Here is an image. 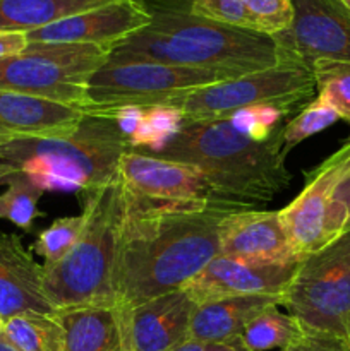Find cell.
Listing matches in <instances>:
<instances>
[{
	"label": "cell",
	"instance_id": "7a4b0ae2",
	"mask_svg": "<svg viewBox=\"0 0 350 351\" xmlns=\"http://www.w3.org/2000/svg\"><path fill=\"white\" fill-rule=\"evenodd\" d=\"M150 12L151 23L119 41L106 64L156 62L233 79L280 60V48L270 34L194 16L189 5L156 7Z\"/></svg>",
	"mask_w": 350,
	"mask_h": 351
},
{
	"label": "cell",
	"instance_id": "9c48e42d",
	"mask_svg": "<svg viewBox=\"0 0 350 351\" xmlns=\"http://www.w3.org/2000/svg\"><path fill=\"white\" fill-rule=\"evenodd\" d=\"M229 75L156 62L105 64L91 75L82 113L103 115L122 106L168 105L194 89L226 81Z\"/></svg>",
	"mask_w": 350,
	"mask_h": 351
},
{
	"label": "cell",
	"instance_id": "484cf974",
	"mask_svg": "<svg viewBox=\"0 0 350 351\" xmlns=\"http://www.w3.org/2000/svg\"><path fill=\"white\" fill-rule=\"evenodd\" d=\"M319 98L325 99L340 119L350 122V64L319 58L311 64Z\"/></svg>",
	"mask_w": 350,
	"mask_h": 351
},
{
	"label": "cell",
	"instance_id": "ffe728a7",
	"mask_svg": "<svg viewBox=\"0 0 350 351\" xmlns=\"http://www.w3.org/2000/svg\"><path fill=\"white\" fill-rule=\"evenodd\" d=\"M64 351H122L115 307H75L55 312Z\"/></svg>",
	"mask_w": 350,
	"mask_h": 351
},
{
	"label": "cell",
	"instance_id": "8fae6325",
	"mask_svg": "<svg viewBox=\"0 0 350 351\" xmlns=\"http://www.w3.org/2000/svg\"><path fill=\"white\" fill-rule=\"evenodd\" d=\"M350 173V139L309 171L301 194L280 209V219L299 259L318 252L329 242L328 211L340 182Z\"/></svg>",
	"mask_w": 350,
	"mask_h": 351
},
{
	"label": "cell",
	"instance_id": "ba28073f",
	"mask_svg": "<svg viewBox=\"0 0 350 351\" xmlns=\"http://www.w3.org/2000/svg\"><path fill=\"white\" fill-rule=\"evenodd\" d=\"M281 305L302 329L350 339V230L297 264Z\"/></svg>",
	"mask_w": 350,
	"mask_h": 351
},
{
	"label": "cell",
	"instance_id": "f1b7e54d",
	"mask_svg": "<svg viewBox=\"0 0 350 351\" xmlns=\"http://www.w3.org/2000/svg\"><path fill=\"white\" fill-rule=\"evenodd\" d=\"M288 113H290V110L266 103V105H256L249 106V108L237 110L232 115L226 117L225 120H229L230 125L242 136L257 141V143H266V141H270L271 137L280 132L281 120Z\"/></svg>",
	"mask_w": 350,
	"mask_h": 351
},
{
	"label": "cell",
	"instance_id": "5bb4252c",
	"mask_svg": "<svg viewBox=\"0 0 350 351\" xmlns=\"http://www.w3.org/2000/svg\"><path fill=\"white\" fill-rule=\"evenodd\" d=\"M150 23V9L139 0H112L30 31L26 36L27 43H82L113 48Z\"/></svg>",
	"mask_w": 350,
	"mask_h": 351
},
{
	"label": "cell",
	"instance_id": "74e56055",
	"mask_svg": "<svg viewBox=\"0 0 350 351\" xmlns=\"http://www.w3.org/2000/svg\"><path fill=\"white\" fill-rule=\"evenodd\" d=\"M3 324H5V319L0 315V336H2V331H3Z\"/></svg>",
	"mask_w": 350,
	"mask_h": 351
},
{
	"label": "cell",
	"instance_id": "52a82bcc",
	"mask_svg": "<svg viewBox=\"0 0 350 351\" xmlns=\"http://www.w3.org/2000/svg\"><path fill=\"white\" fill-rule=\"evenodd\" d=\"M110 47L82 43H30L0 60V89L82 108L91 75L108 62Z\"/></svg>",
	"mask_w": 350,
	"mask_h": 351
},
{
	"label": "cell",
	"instance_id": "d6a6232c",
	"mask_svg": "<svg viewBox=\"0 0 350 351\" xmlns=\"http://www.w3.org/2000/svg\"><path fill=\"white\" fill-rule=\"evenodd\" d=\"M280 351H350V339L302 329V335Z\"/></svg>",
	"mask_w": 350,
	"mask_h": 351
},
{
	"label": "cell",
	"instance_id": "5b68a950",
	"mask_svg": "<svg viewBox=\"0 0 350 351\" xmlns=\"http://www.w3.org/2000/svg\"><path fill=\"white\" fill-rule=\"evenodd\" d=\"M86 225L74 249L58 264L45 267V291L55 311L113 307V271L124 195L119 180L82 195Z\"/></svg>",
	"mask_w": 350,
	"mask_h": 351
},
{
	"label": "cell",
	"instance_id": "277c9868",
	"mask_svg": "<svg viewBox=\"0 0 350 351\" xmlns=\"http://www.w3.org/2000/svg\"><path fill=\"white\" fill-rule=\"evenodd\" d=\"M129 144L108 117L86 115L74 130L0 144V160L23 171L43 192L81 194L119 180Z\"/></svg>",
	"mask_w": 350,
	"mask_h": 351
},
{
	"label": "cell",
	"instance_id": "4dcf8cb0",
	"mask_svg": "<svg viewBox=\"0 0 350 351\" xmlns=\"http://www.w3.org/2000/svg\"><path fill=\"white\" fill-rule=\"evenodd\" d=\"M189 10L194 16L215 21V23L253 29L244 0H191Z\"/></svg>",
	"mask_w": 350,
	"mask_h": 351
},
{
	"label": "cell",
	"instance_id": "44dd1931",
	"mask_svg": "<svg viewBox=\"0 0 350 351\" xmlns=\"http://www.w3.org/2000/svg\"><path fill=\"white\" fill-rule=\"evenodd\" d=\"M112 0H0V33H30Z\"/></svg>",
	"mask_w": 350,
	"mask_h": 351
},
{
	"label": "cell",
	"instance_id": "f35d334b",
	"mask_svg": "<svg viewBox=\"0 0 350 351\" xmlns=\"http://www.w3.org/2000/svg\"><path fill=\"white\" fill-rule=\"evenodd\" d=\"M340 2H342V3H343V5H345V7H347V9H349V10H350V0H340Z\"/></svg>",
	"mask_w": 350,
	"mask_h": 351
},
{
	"label": "cell",
	"instance_id": "e575fe53",
	"mask_svg": "<svg viewBox=\"0 0 350 351\" xmlns=\"http://www.w3.org/2000/svg\"><path fill=\"white\" fill-rule=\"evenodd\" d=\"M172 351H246L239 341L232 343H215L199 341V339H185L182 345Z\"/></svg>",
	"mask_w": 350,
	"mask_h": 351
},
{
	"label": "cell",
	"instance_id": "d590c367",
	"mask_svg": "<svg viewBox=\"0 0 350 351\" xmlns=\"http://www.w3.org/2000/svg\"><path fill=\"white\" fill-rule=\"evenodd\" d=\"M12 171H16V168H12V167H10V165L3 163V161L0 160V182H2L3 178L7 177V175L12 173Z\"/></svg>",
	"mask_w": 350,
	"mask_h": 351
},
{
	"label": "cell",
	"instance_id": "4fadbf2b",
	"mask_svg": "<svg viewBox=\"0 0 350 351\" xmlns=\"http://www.w3.org/2000/svg\"><path fill=\"white\" fill-rule=\"evenodd\" d=\"M196 304L185 290L115 307L122 351H172L189 339Z\"/></svg>",
	"mask_w": 350,
	"mask_h": 351
},
{
	"label": "cell",
	"instance_id": "d4e9b609",
	"mask_svg": "<svg viewBox=\"0 0 350 351\" xmlns=\"http://www.w3.org/2000/svg\"><path fill=\"white\" fill-rule=\"evenodd\" d=\"M182 125H184V115L175 106H144L143 125L129 147L146 154L158 153L177 136Z\"/></svg>",
	"mask_w": 350,
	"mask_h": 351
},
{
	"label": "cell",
	"instance_id": "7c38bea8",
	"mask_svg": "<svg viewBox=\"0 0 350 351\" xmlns=\"http://www.w3.org/2000/svg\"><path fill=\"white\" fill-rule=\"evenodd\" d=\"M292 24L275 34L281 55L311 67L319 58L350 64V10L340 0H290Z\"/></svg>",
	"mask_w": 350,
	"mask_h": 351
},
{
	"label": "cell",
	"instance_id": "f546056e",
	"mask_svg": "<svg viewBox=\"0 0 350 351\" xmlns=\"http://www.w3.org/2000/svg\"><path fill=\"white\" fill-rule=\"evenodd\" d=\"M250 27L257 33L275 34L287 29L294 19L290 0H244Z\"/></svg>",
	"mask_w": 350,
	"mask_h": 351
},
{
	"label": "cell",
	"instance_id": "836d02e7",
	"mask_svg": "<svg viewBox=\"0 0 350 351\" xmlns=\"http://www.w3.org/2000/svg\"><path fill=\"white\" fill-rule=\"evenodd\" d=\"M27 45L30 43H27L26 33H17V31L0 33V60L23 53Z\"/></svg>",
	"mask_w": 350,
	"mask_h": 351
},
{
	"label": "cell",
	"instance_id": "cb8c5ba5",
	"mask_svg": "<svg viewBox=\"0 0 350 351\" xmlns=\"http://www.w3.org/2000/svg\"><path fill=\"white\" fill-rule=\"evenodd\" d=\"M2 184H5L7 189L0 194V219L14 223L24 232H30L34 219L43 216V213L38 209L43 191L19 170L7 175Z\"/></svg>",
	"mask_w": 350,
	"mask_h": 351
},
{
	"label": "cell",
	"instance_id": "7402d4cb",
	"mask_svg": "<svg viewBox=\"0 0 350 351\" xmlns=\"http://www.w3.org/2000/svg\"><path fill=\"white\" fill-rule=\"evenodd\" d=\"M0 339L17 351H64V332L55 314L24 312L5 319Z\"/></svg>",
	"mask_w": 350,
	"mask_h": 351
},
{
	"label": "cell",
	"instance_id": "30bf717a",
	"mask_svg": "<svg viewBox=\"0 0 350 351\" xmlns=\"http://www.w3.org/2000/svg\"><path fill=\"white\" fill-rule=\"evenodd\" d=\"M119 184L127 208L244 211L199 168L139 151L122 154Z\"/></svg>",
	"mask_w": 350,
	"mask_h": 351
},
{
	"label": "cell",
	"instance_id": "d6986e66",
	"mask_svg": "<svg viewBox=\"0 0 350 351\" xmlns=\"http://www.w3.org/2000/svg\"><path fill=\"white\" fill-rule=\"evenodd\" d=\"M270 305H281V297L253 295L196 305L189 324V339L215 343L237 341L247 322Z\"/></svg>",
	"mask_w": 350,
	"mask_h": 351
},
{
	"label": "cell",
	"instance_id": "8d00e7d4",
	"mask_svg": "<svg viewBox=\"0 0 350 351\" xmlns=\"http://www.w3.org/2000/svg\"><path fill=\"white\" fill-rule=\"evenodd\" d=\"M0 351H17V350H14L12 346L7 345V343L3 341V339H0Z\"/></svg>",
	"mask_w": 350,
	"mask_h": 351
},
{
	"label": "cell",
	"instance_id": "e0dca14e",
	"mask_svg": "<svg viewBox=\"0 0 350 351\" xmlns=\"http://www.w3.org/2000/svg\"><path fill=\"white\" fill-rule=\"evenodd\" d=\"M40 312L54 315L55 307L45 291V269L24 249L14 233L0 235V315L3 319Z\"/></svg>",
	"mask_w": 350,
	"mask_h": 351
},
{
	"label": "cell",
	"instance_id": "1f68e13d",
	"mask_svg": "<svg viewBox=\"0 0 350 351\" xmlns=\"http://www.w3.org/2000/svg\"><path fill=\"white\" fill-rule=\"evenodd\" d=\"M350 230V173L335 189L328 211L329 242Z\"/></svg>",
	"mask_w": 350,
	"mask_h": 351
},
{
	"label": "cell",
	"instance_id": "ac0fdd59",
	"mask_svg": "<svg viewBox=\"0 0 350 351\" xmlns=\"http://www.w3.org/2000/svg\"><path fill=\"white\" fill-rule=\"evenodd\" d=\"M84 113L78 106L0 89V144L74 130Z\"/></svg>",
	"mask_w": 350,
	"mask_h": 351
},
{
	"label": "cell",
	"instance_id": "2e32d148",
	"mask_svg": "<svg viewBox=\"0 0 350 351\" xmlns=\"http://www.w3.org/2000/svg\"><path fill=\"white\" fill-rule=\"evenodd\" d=\"M220 256L253 264H297L278 211H233L223 216L218 228Z\"/></svg>",
	"mask_w": 350,
	"mask_h": 351
},
{
	"label": "cell",
	"instance_id": "83f0119b",
	"mask_svg": "<svg viewBox=\"0 0 350 351\" xmlns=\"http://www.w3.org/2000/svg\"><path fill=\"white\" fill-rule=\"evenodd\" d=\"M338 119V113L325 99L319 98V96L316 99H311L287 125L281 127V149L287 154L288 151L294 149L302 141L309 139V137L316 136V134L331 127Z\"/></svg>",
	"mask_w": 350,
	"mask_h": 351
},
{
	"label": "cell",
	"instance_id": "603a6c76",
	"mask_svg": "<svg viewBox=\"0 0 350 351\" xmlns=\"http://www.w3.org/2000/svg\"><path fill=\"white\" fill-rule=\"evenodd\" d=\"M301 335L302 326L297 319L278 311V305H270L247 322L237 341L246 351H280Z\"/></svg>",
	"mask_w": 350,
	"mask_h": 351
},
{
	"label": "cell",
	"instance_id": "6da1fadb",
	"mask_svg": "<svg viewBox=\"0 0 350 351\" xmlns=\"http://www.w3.org/2000/svg\"><path fill=\"white\" fill-rule=\"evenodd\" d=\"M220 209L127 208L113 271V307L184 290L220 256Z\"/></svg>",
	"mask_w": 350,
	"mask_h": 351
},
{
	"label": "cell",
	"instance_id": "4316f807",
	"mask_svg": "<svg viewBox=\"0 0 350 351\" xmlns=\"http://www.w3.org/2000/svg\"><path fill=\"white\" fill-rule=\"evenodd\" d=\"M86 225V215L81 213L78 216H65L51 223L48 228L38 235L33 243V252L45 259V267L55 266L60 263L78 243L82 230Z\"/></svg>",
	"mask_w": 350,
	"mask_h": 351
},
{
	"label": "cell",
	"instance_id": "8992f818",
	"mask_svg": "<svg viewBox=\"0 0 350 351\" xmlns=\"http://www.w3.org/2000/svg\"><path fill=\"white\" fill-rule=\"evenodd\" d=\"M314 91L311 67L301 58L280 53L273 67L194 89L168 105L180 110L184 122H206L225 120L237 110L266 103L294 112L307 105Z\"/></svg>",
	"mask_w": 350,
	"mask_h": 351
},
{
	"label": "cell",
	"instance_id": "9a60e30c",
	"mask_svg": "<svg viewBox=\"0 0 350 351\" xmlns=\"http://www.w3.org/2000/svg\"><path fill=\"white\" fill-rule=\"evenodd\" d=\"M297 264H253L233 257L216 256L198 276L185 285L184 290L196 305L253 295L283 297Z\"/></svg>",
	"mask_w": 350,
	"mask_h": 351
},
{
	"label": "cell",
	"instance_id": "3957f363",
	"mask_svg": "<svg viewBox=\"0 0 350 351\" xmlns=\"http://www.w3.org/2000/svg\"><path fill=\"white\" fill-rule=\"evenodd\" d=\"M151 156L199 168L240 209L270 202L290 185L280 132L257 143L229 120L184 122L177 136Z\"/></svg>",
	"mask_w": 350,
	"mask_h": 351
}]
</instances>
